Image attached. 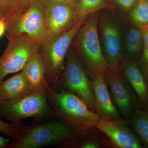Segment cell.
<instances>
[{
  "instance_id": "cell-19",
  "label": "cell",
  "mask_w": 148,
  "mask_h": 148,
  "mask_svg": "<svg viewBox=\"0 0 148 148\" xmlns=\"http://www.w3.org/2000/svg\"><path fill=\"white\" fill-rule=\"evenodd\" d=\"M129 120L132 129L148 147V110H143L138 106Z\"/></svg>"
},
{
  "instance_id": "cell-5",
  "label": "cell",
  "mask_w": 148,
  "mask_h": 148,
  "mask_svg": "<svg viewBox=\"0 0 148 148\" xmlns=\"http://www.w3.org/2000/svg\"><path fill=\"white\" fill-rule=\"evenodd\" d=\"M0 116L18 124L23 123L22 120L28 118H34L33 123L56 115L49 103L45 91L19 99L0 101Z\"/></svg>"
},
{
  "instance_id": "cell-22",
  "label": "cell",
  "mask_w": 148,
  "mask_h": 148,
  "mask_svg": "<svg viewBox=\"0 0 148 148\" xmlns=\"http://www.w3.org/2000/svg\"><path fill=\"white\" fill-rule=\"evenodd\" d=\"M23 124V123L18 124L12 123H7L0 119V132L7 137H11L12 140H13L18 135Z\"/></svg>"
},
{
  "instance_id": "cell-17",
  "label": "cell",
  "mask_w": 148,
  "mask_h": 148,
  "mask_svg": "<svg viewBox=\"0 0 148 148\" xmlns=\"http://www.w3.org/2000/svg\"><path fill=\"white\" fill-rule=\"evenodd\" d=\"M34 0H0V19L6 24L24 13Z\"/></svg>"
},
{
  "instance_id": "cell-10",
  "label": "cell",
  "mask_w": 148,
  "mask_h": 148,
  "mask_svg": "<svg viewBox=\"0 0 148 148\" xmlns=\"http://www.w3.org/2000/svg\"><path fill=\"white\" fill-rule=\"evenodd\" d=\"M127 120H99L96 127L109 138L112 145L120 148H142L141 142L131 128Z\"/></svg>"
},
{
  "instance_id": "cell-8",
  "label": "cell",
  "mask_w": 148,
  "mask_h": 148,
  "mask_svg": "<svg viewBox=\"0 0 148 148\" xmlns=\"http://www.w3.org/2000/svg\"><path fill=\"white\" fill-rule=\"evenodd\" d=\"M0 58V82L8 74L21 71L31 56L40 50V45L26 34L8 40Z\"/></svg>"
},
{
  "instance_id": "cell-18",
  "label": "cell",
  "mask_w": 148,
  "mask_h": 148,
  "mask_svg": "<svg viewBox=\"0 0 148 148\" xmlns=\"http://www.w3.org/2000/svg\"><path fill=\"white\" fill-rule=\"evenodd\" d=\"M104 8H111L106 3V0H80L75 11V24L84 22L88 15Z\"/></svg>"
},
{
  "instance_id": "cell-24",
  "label": "cell",
  "mask_w": 148,
  "mask_h": 148,
  "mask_svg": "<svg viewBox=\"0 0 148 148\" xmlns=\"http://www.w3.org/2000/svg\"><path fill=\"white\" fill-rule=\"evenodd\" d=\"M118 4L125 11L131 10L136 4L138 0H115Z\"/></svg>"
},
{
  "instance_id": "cell-15",
  "label": "cell",
  "mask_w": 148,
  "mask_h": 148,
  "mask_svg": "<svg viewBox=\"0 0 148 148\" xmlns=\"http://www.w3.org/2000/svg\"><path fill=\"white\" fill-rule=\"evenodd\" d=\"M21 71L27 79L32 94L45 92L47 86L45 66L40 50L28 59Z\"/></svg>"
},
{
  "instance_id": "cell-25",
  "label": "cell",
  "mask_w": 148,
  "mask_h": 148,
  "mask_svg": "<svg viewBox=\"0 0 148 148\" xmlns=\"http://www.w3.org/2000/svg\"><path fill=\"white\" fill-rule=\"evenodd\" d=\"M74 0H43L45 3H59L77 6L74 4Z\"/></svg>"
},
{
  "instance_id": "cell-6",
  "label": "cell",
  "mask_w": 148,
  "mask_h": 148,
  "mask_svg": "<svg viewBox=\"0 0 148 148\" xmlns=\"http://www.w3.org/2000/svg\"><path fill=\"white\" fill-rule=\"evenodd\" d=\"M88 73L71 45L66 56L64 71L57 83L56 90H68L81 99L94 111V95Z\"/></svg>"
},
{
  "instance_id": "cell-23",
  "label": "cell",
  "mask_w": 148,
  "mask_h": 148,
  "mask_svg": "<svg viewBox=\"0 0 148 148\" xmlns=\"http://www.w3.org/2000/svg\"><path fill=\"white\" fill-rule=\"evenodd\" d=\"M143 37L144 51L142 58L141 71L148 83V26L143 28Z\"/></svg>"
},
{
  "instance_id": "cell-14",
  "label": "cell",
  "mask_w": 148,
  "mask_h": 148,
  "mask_svg": "<svg viewBox=\"0 0 148 148\" xmlns=\"http://www.w3.org/2000/svg\"><path fill=\"white\" fill-rule=\"evenodd\" d=\"M118 67L136 93L139 106L148 110V83L138 65L128 58L122 60Z\"/></svg>"
},
{
  "instance_id": "cell-27",
  "label": "cell",
  "mask_w": 148,
  "mask_h": 148,
  "mask_svg": "<svg viewBox=\"0 0 148 148\" xmlns=\"http://www.w3.org/2000/svg\"><path fill=\"white\" fill-rule=\"evenodd\" d=\"M6 24L3 19H0V38L6 32Z\"/></svg>"
},
{
  "instance_id": "cell-3",
  "label": "cell",
  "mask_w": 148,
  "mask_h": 148,
  "mask_svg": "<svg viewBox=\"0 0 148 148\" xmlns=\"http://www.w3.org/2000/svg\"><path fill=\"white\" fill-rule=\"evenodd\" d=\"M97 14H92L82 27L73 42L74 50L89 76L103 73L111 66L101 50L98 33Z\"/></svg>"
},
{
  "instance_id": "cell-26",
  "label": "cell",
  "mask_w": 148,
  "mask_h": 148,
  "mask_svg": "<svg viewBox=\"0 0 148 148\" xmlns=\"http://www.w3.org/2000/svg\"><path fill=\"white\" fill-rule=\"evenodd\" d=\"M10 139L0 136V148H7Z\"/></svg>"
},
{
  "instance_id": "cell-16",
  "label": "cell",
  "mask_w": 148,
  "mask_h": 148,
  "mask_svg": "<svg viewBox=\"0 0 148 148\" xmlns=\"http://www.w3.org/2000/svg\"><path fill=\"white\" fill-rule=\"evenodd\" d=\"M31 94L27 79L21 71L0 82V101L19 99Z\"/></svg>"
},
{
  "instance_id": "cell-2",
  "label": "cell",
  "mask_w": 148,
  "mask_h": 148,
  "mask_svg": "<svg viewBox=\"0 0 148 148\" xmlns=\"http://www.w3.org/2000/svg\"><path fill=\"white\" fill-rule=\"evenodd\" d=\"M46 93L56 117L68 124L80 136L96 127L100 119L79 97L65 89L53 90L48 86Z\"/></svg>"
},
{
  "instance_id": "cell-13",
  "label": "cell",
  "mask_w": 148,
  "mask_h": 148,
  "mask_svg": "<svg viewBox=\"0 0 148 148\" xmlns=\"http://www.w3.org/2000/svg\"><path fill=\"white\" fill-rule=\"evenodd\" d=\"M101 29L105 57L111 67L118 68L123 60L118 28L110 19L104 18L101 22Z\"/></svg>"
},
{
  "instance_id": "cell-7",
  "label": "cell",
  "mask_w": 148,
  "mask_h": 148,
  "mask_svg": "<svg viewBox=\"0 0 148 148\" xmlns=\"http://www.w3.org/2000/svg\"><path fill=\"white\" fill-rule=\"evenodd\" d=\"M6 24L8 40L26 34L41 45L51 36L46 24L43 0H34L24 13Z\"/></svg>"
},
{
  "instance_id": "cell-20",
  "label": "cell",
  "mask_w": 148,
  "mask_h": 148,
  "mask_svg": "<svg viewBox=\"0 0 148 148\" xmlns=\"http://www.w3.org/2000/svg\"><path fill=\"white\" fill-rule=\"evenodd\" d=\"M129 18L135 27L143 29L148 26V0H138L129 14Z\"/></svg>"
},
{
  "instance_id": "cell-9",
  "label": "cell",
  "mask_w": 148,
  "mask_h": 148,
  "mask_svg": "<svg viewBox=\"0 0 148 148\" xmlns=\"http://www.w3.org/2000/svg\"><path fill=\"white\" fill-rule=\"evenodd\" d=\"M103 75L110 87L112 100L121 116L129 120L139 106L135 91L118 68L110 67L103 73Z\"/></svg>"
},
{
  "instance_id": "cell-11",
  "label": "cell",
  "mask_w": 148,
  "mask_h": 148,
  "mask_svg": "<svg viewBox=\"0 0 148 148\" xmlns=\"http://www.w3.org/2000/svg\"><path fill=\"white\" fill-rule=\"evenodd\" d=\"M44 3L46 24L51 36L63 34L75 25L76 6L59 3Z\"/></svg>"
},
{
  "instance_id": "cell-12",
  "label": "cell",
  "mask_w": 148,
  "mask_h": 148,
  "mask_svg": "<svg viewBox=\"0 0 148 148\" xmlns=\"http://www.w3.org/2000/svg\"><path fill=\"white\" fill-rule=\"evenodd\" d=\"M94 95V111L100 119L117 120L121 115L112 100L103 73L90 76Z\"/></svg>"
},
{
  "instance_id": "cell-21",
  "label": "cell",
  "mask_w": 148,
  "mask_h": 148,
  "mask_svg": "<svg viewBox=\"0 0 148 148\" xmlns=\"http://www.w3.org/2000/svg\"><path fill=\"white\" fill-rule=\"evenodd\" d=\"M126 41L130 54L135 55L138 53L143 42V29L136 27L130 29L127 34Z\"/></svg>"
},
{
  "instance_id": "cell-4",
  "label": "cell",
  "mask_w": 148,
  "mask_h": 148,
  "mask_svg": "<svg viewBox=\"0 0 148 148\" xmlns=\"http://www.w3.org/2000/svg\"><path fill=\"white\" fill-rule=\"evenodd\" d=\"M84 22H79L61 34L50 36L40 45V51L45 66L47 83L53 90H56L58 79L64 71L69 48Z\"/></svg>"
},
{
  "instance_id": "cell-1",
  "label": "cell",
  "mask_w": 148,
  "mask_h": 148,
  "mask_svg": "<svg viewBox=\"0 0 148 148\" xmlns=\"http://www.w3.org/2000/svg\"><path fill=\"white\" fill-rule=\"evenodd\" d=\"M79 136L62 120L54 117L29 125L23 124L18 135L7 148H39L50 146L69 148Z\"/></svg>"
}]
</instances>
